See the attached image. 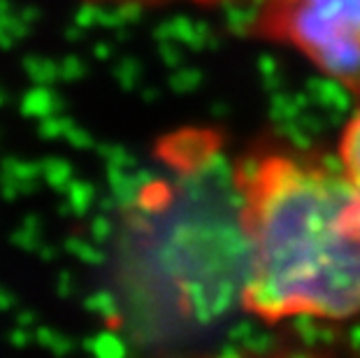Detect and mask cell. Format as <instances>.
Masks as SVG:
<instances>
[{
    "label": "cell",
    "mask_w": 360,
    "mask_h": 358,
    "mask_svg": "<svg viewBox=\"0 0 360 358\" xmlns=\"http://www.w3.org/2000/svg\"><path fill=\"white\" fill-rule=\"evenodd\" d=\"M242 305L260 321L360 317V191L342 167L288 154L237 177Z\"/></svg>",
    "instance_id": "obj_1"
},
{
    "label": "cell",
    "mask_w": 360,
    "mask_h": 358,
    "mask_svg": "<svg viewBox=\"0 0 360 358\" xmlns=\"http://www.w3.org/2000/svg\"><path fill=\"white\" fill-rule=\"evenodd\" d=\"M251 24L360 96V0H260Z\"/></svg>",
    "instance_id": "obj_2"
},
{
    "label": "cell",
    "mask_w": 360,
    "mask_h": 358,
    "mask_svg": "<svg viewBox=\"0 0 360 358\" xmlns=\"http://www.w3.org/2000/svg\"><path fill=\"white\" fill-rule=\"evenodd\" d=\"M340 167L360 191V110L349 119L340 138Z\"/></svg>",
    "instance_id": "obj_3"
},
{
    "label": "cell",
    "mask_w": 360,
    "mask_h": 358,
    "mask_svg": "<svg viewBox=\"0 0 360 358\" xmlns=\"http://www.w3.org/2000/svg\"><path fill=\"white\" fill-rule=\"evenodd\" d=\"M126 3H142V0H126ZM195 3H214V0H195Z\"/></svg>",
    "instance_id": "obj_4"
}]
</instances>
